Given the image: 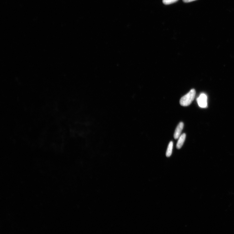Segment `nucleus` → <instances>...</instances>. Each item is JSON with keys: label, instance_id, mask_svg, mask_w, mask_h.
<instances>
[{"label": "nucleus", "instance_id": "f257e3e1", "mask_svg": "<svg viewBox=\"0 0 234 234\" xmlns=\"http://www.w3.org/2000/svg\"><path fill=\"white\" fill-rule=\"evenodd\" d=\"M196 91L194 89H192L189 93L183 96L180 100V104L182 106H187L190 105L195 99Z\"/></svg>", "mask_w": 234, "mask_h": 234}, {"label": "nucleus", "instance_id": "f03ea898", "mask_svg": "<svg viewBox=\"0 0 234 234\" xmlns=\"http://www.w3.org/2000/svg\"><path fill=\"white\" fill-rule=\"evenodd\" d=\"M197 102L200 107L206 108L207 106V96L205 93L201 94L197 99Z\"/></svg>", "mask_w": 234, "mask_h": 234}, {"label": "nucleus", "instance_id": "7ed1b4c3", "mask_svg": "<svg viewBox=\"0 0 234 234\" xmlns=\"http://www.w3.org/2000/svg\"><path fill=\"white\" fill-rule=\"evenodd\" d=\"M184 124L182 122H181L178 125L176 129L174 134V138L175 139H178L179 137L181 135V132L184 128Z\"/></svg>", "mask_w": 234, "mask_h": 234}, {"label": "nucleus", "instance_id": "20e7f679", "mask_svg": "<svg viewBox=\"0 0 234 234\" xmlns=\"http://www.w3.org/2000/svg\"><path fill=\"white\" fill-rule=\"evenodd\" d=\"M186 137V135L185 133H183L179 137L178 140L177 142L176 145V147L177 149H180L183 144H184L185 141Z\"/></svg>", "mask_w": 234, "mask_h": 234}, {"label": "nucleus", "instance_id": "39448f33", "mask_svg": "<svg viewBox=\"0 0 234 234\" xmlns=\"http://www.w3.org/2000/svg\"><path fill=\"white\" fill-rule=\"evenodd\" d=\"M173 148V142L171 141L168 146L167 150L166 152V155L167 157H170L172 153Z\"/></svg>", "mask_w": 234, "mask_h": 234}, {"label": "nucleus", "instance_id": "423d86ee", "mask_svg": "<svg viewBox=\"0 0 234 234\" xmlns=\"http://www.w3.org/2000/svg\"><path fill=\"white\" fill-rule=\"evenodd\" d=\"M178 0H163V2L165 5H169L175 3Z\"/></svg>", "mask_w": 234, "mask_h": 234}, {"label": "nucleus", "instance_id": "0eeeda50", "mask_svg": "<svg viewBox=\"0 0 234 234\" xmlns=\"http://www.w3.org/2000/svg\"><path fill=\"white\" fill-rule=\"evenodd\" d=\"M196 1V0H183V2L185 3H188Z\"/></svg>", "mask_w": 234, "mask_h": 234}]
</instances>
